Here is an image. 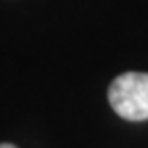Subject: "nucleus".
<instances>
[{
	"label": "nucleus",
	"mask_w": 148,
	"mask_h": 148,
	"mask_svg": "<svg viewBox=\"0 0 148 148\" xmlns=\"http://www.w3.org/2000/svg\"><path fill=\"white\" fill-rule=\"evenodd\" d=\"M114 112L129 122L148 120V72H123L108 87Z\"/></svg>",
	"instance_id": "f257e3e1"
},
{
	"label": "nucleus",
	"mask_w": 148,
	"mask_h": 148,
	"mask_svg": "<svg viewBox=\"0 0 148 148\" xmlns=\"http://www.w3.org/2000/svg\"><path fill=\"white\" fill-rule=\"evenodd\" d=\"M0 148H17V146H15V144H10V143H2Z\"/></svg>",
	"instance_id": "f03ea898"
}]
</instances>
